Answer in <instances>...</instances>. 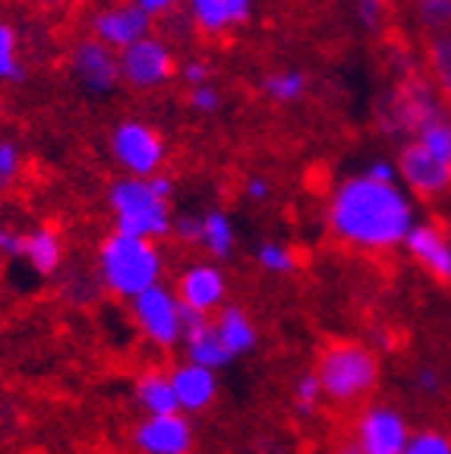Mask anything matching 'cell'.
<instances>
[{
    "mask_svg": "<svg viewBox=\"0 0 451 454\" xmlns=\"http://www.w3.org/2000/svg\"><path fill=\"white\" fill-rule=\"evenodd\" d=\"M177 76L184 79L186 89H190V85L212 82V64H209L205 57H186L184 64H177Z\"/></svg>",
    "mask_w": 451,
    "mask_h": 454,
    "instance_id": "35",
    "label": "cell"
},
{
    "mask_svg": "<svg viewBox=\"0 0 451 454\" xmlns=\"http://www.w3.org/2000/svg\"><path fill=\"white\" fill-rule=\"evenodd\" d=\"M351 13L363 32L379 35L388 26V16H392V0H351Z\"/></svg>",
    "mask_w": 451,
    "mask_h": 454,
    "instance_id": "31",
    "label": "cell"
},
{
    "mask_svg": "<svg viewBox=\"0 0 451 454\" xmlns=\"http://www.w3.org/2000/svg\"><path fill=\"white\" fill-rule=\"evenodd\" d=\"M177 297L193 316H215L227 303V275L215 259H196L177 275Z\"/></svg>",
    "mask_w": 451,
    "mask_h": 454,
    "instance_id": "13",
    "label": "cell"
},
{
    "mask_svg": "<svg viewBox=\"0 0 451 454\" xmlns=\"http://www.w3.org/2000/svg\"><path fill=\"white\" fill-rule=\"evenodd\" d=\"M136 454H193L196 429L186 413H146L130 433Z\"/></svg>",
    "mask_w": 451,
    "mask_h": 454,
    "instance_id": "12",
    "label": "cell"
},
{
    "mask_svg": "<svg viewBox=\"0 0 451 454\" xmlns=\"http://www.w3.org/2000/svg\"><path fill=\"white\" fill-rule=\"evenodd\" d=\"M152 16L142 7H136L133 0H123V4H114V7H105L99 13H92L89 20V32L92 38H99L101 44H107L111 51H123L130 44L142 42L146 35H152Z\"/></svg>",
    "mask_w": 451,
    "mask_h": 454,
    "instance_id": "15",
    "label": "cell"
},
{
    "mask_svg": "<svg viewBox=\"0 0 451 454\" xmlns=\"http://www.w3.org/2000/svg\"><path fill=\"white\" fill-rule=\"evenodd\" d=\"M401 454H451V433L439 426H420L410 433V442Z\"/></svg>",
    "mask_w": 451,
    "mask_h": 454,
    "instance_id": "32",
    "label": "cell"
},
{
    "mask_svg": "<svg viewBox=\"0 0 451 454\" xmlns=\"http://www.w3.org/2000/svg\"><path fill=\"white\" fill-rule=\"evenodd\" d=\"M322 221L325 231L344 249L363 255H388L404 247L407 234L420 221V208L401 180L385 184L360 170L328 190Z\"/></svg>",
    "mask_w": 451,
    "mask_h": 454,
    "instance_id": "1",
    "label": "cell"
},
{
    "mask_svg": "<svg viewBox=\"0 0 451 454\" xmlns=\"http://www.w3.org/2000/svg\"><path fill=\"white\" fill-rule=\"evenodd\" d=\"M120 60V82L136 92H155L164 89L177 76V57L164 38L146 35L142 42L130 44L117 54Z\"/></svg>",
    "mask_w": 451,
    "mask_h": 454,
    "instance_id": "9",
    "label": "cell"
},
{
    "mask_svg": "<svg viewBox=\"0 0 451 454\" xmlns=\"http://www.w3.org/2000/svg\"><path fill=\"white\" fill-rule=\"evenodd\" d=\"M407 22L426 42L451 28V0H404Z\"/></svg>",
    "mask_w": 451,
    "mask_h": 454,
    "instance_id": "23",
    "label": "cell"
},
{
    "mask_svg": "<svg viewBox=\"0 0 451 454\" xmlns=\"http://www.w3.org/2000/svg\"><path fill=\"white\" fill-rule=\"evenodd\" d=\"M445 111H448V105L436 85L430 82V76L416 73V76L395 79L382 92V98L376 101V123L385 136H395L404 142Z\"/></svg>",
    "mask_w": 451,
    "mask_h": 454,
    "instance_id": "5",
    "label": "cell"
},
{
    "mask_svg": "<svg viewBox=\"0 0 451 454\" xmlns=\"http://www.w3.org/2000/svg\"><path fill=\"white\" fill-rule=\"evenodd\" d=\"M170 372V385H174V395H177V407L180 413L193 417V413H202L218 401V391H221V379L215 369L209 366H199V363H177Z\"/></svg>",
    "mask_w": 451,
    "mask_h": 454,
    "instance_id": "16",
    "label": "cell"
},
{
    "mask_svg": "<svg viewBox=\"0 0 451 454\" xmlns=\"http://www.w3.org/2000/svg\"><path fill=\"white\" fill-rule=\"evenodd\" d=\"M423 73L430 76V82L439 89V95L445 98V105L451 107V28L426 42Z\"/></svg>",
    "mask_w": 451,
    "mask_h": 454,
    "instance_id": "25",
    "label": "cell"
},
{
    "mask_svg": "<svg viewBox=\"0 0 451 454\" xmlns=\"http://www.w3.org/2000/svg\"><path fill=\"white\" fill-rule=\"evenodd\" d=\"M259 454H288V448H284L281 442H262Z\"/></svg>",
    "mask_w": 451,
    "mask_h": 454,
    "instance_id": "41",
    "label": "cell"
},
{
    "mask_svg": "<svg viewBox=\"0 0 451 454\" xmlns=\"http://www.w3.org/2000/svg\"><path fill=\"white\" fill-rule=\"evenodd\" d=\"M0 82H26V64L20 54V28L10 20H0Z\"/></svg>",
    "mask_w": 451,
    "mask_h": 454,
    "instance_id": "27",
    "label": "cell"
},
{
    "mask_svg": "<svg viewBox=\"0 0 451 454\" xmlns=\"http://www.w3.org/2000/svg\"><path fill=\"white\" fill-rule=\"evenodd\" d=\"M186 105H190V111L199 114V117H215V114L225 107V95H221V89L215 82L190 85Z\"/></svg>",
    "mask_w": 451,
    "mask_h": 454,
    "instance_id": "33",
    "label": "cell"
},
{
    "mask_svg": "<svg viewBox=\"0 0 451 454\" xmlns=\"http://www.w3.org/2000/svg\"><path fill=\"white\" fill-rule=\"evenodd\" d=\"M0 117H4V105H0Z\"/></svg>",
    "mask_w": 451,
    "mask_h": 454,
    "instance_id": "43",
    "label": "cell"
},
{
    "mask_svg": "<svg viewBox=\"0 0 451 454\" xmlns=\"http://www.w3.org/2000/svg\"><path fill=\"white\" fill-rule=\"evenodd\" d=\"M209 259L225 262L237 253V224L225 208H209L202 212V231H199V247Z\"/></svg>",
    "mask_w": 451,
    "mask_h": 454,
    "instance_id": "20",
    "label": "cell"
},
{
    "mask_svg": "<svg viewBox=\"0 0 451 454\" xmlns=\"http://www.w3.org/2000/svg\"><path fill=\"white\" fill-rule=\"evenodd\" d=\"M448 234H451V224H448Z\"/></svg>",
    "mask_w": 451,
    "mask_h": 454,
    "instance_id": "44",
    "label": "cell"
},
{
    "mask_svg": "<svg viewBox=\"0 0 451 454\" xmlns=\"http://www.w3.org/2000/svg\"><path fill=\"white\" fill-rule=\"evenodd\" d=\"M243 196H247V202H253V206H265V202H272V196H275V186H272V180H268L265 174H253V177L243 180Z\"/></svg>",
    "mask_w": 451,
    "mask_h": 454,
    "instance_id": "37",
    "label": "cell"
},
{
    "mask_svg": "<svg viewBox=\"0 0 451 454\" xmlns=\"http://www.w3.org/2000/svg\"><path fill=\"white\" fill-rule=\"evenodd\" d=\"M414 142H420L426 152L439 158V161L451 164V107L445 114H439L436 121H430L416 136H410Z\"/></svg>",
    "mask_w": 451,
    "mask_h": 454,
    "instance_id": "28",
    "label": "cell"
},
{
    "mask_svg": "<svg viewBox=\"0 0 451 454\" xmlns=\"http://www.w3.org/2000/svg\"><path fill=\"white\" fill-rule=\"evenodd\" d=\"M445 372L432 363H420V366L410 372V385L420 397H442L445 395Z\"/></svg>",
    "mask_w": 451,
    "mask_h": 454,
    "instance_id": "34",
    "label": "cell"
},
{
    "mask_svg": "<svg viewBox=\"0 0 451 454\" xmlns=\"http://www.w3.org/2000/svg\"><path fill=\"white\" fill-rule=\"evenodd\" d=\"M130 316L148 344H155L162 350L180 348L186 332V309L174 287H168L164 281L130 300Z\"/></svg>",
    "mask_w": 451,
    "mask_h": 454,
    "instance_id": "6",
    "label": "cell"
},
{
    "mask_svg": "<svg viewBox=\"0 0 451 454\" xmlns=\"http://www.w3.org/2000/svg\"><path fill=\"white\" fill-rule=\"evenodd\" d=\"M363 174L376 180H385V184H395L398 180V161L395 158H373V161L363 168Z\"/></svg>",
    "mask_w": 451,
    "mask_h": 454,
    "instance_id": "39",
    "label": "cell"
},
{
    "mask_svg": "<svg viewBox=\"0 0 451 454\" xmlns=\"http://www.w3.org/2000/svg\"><path fill=\"white\" fill-rule=\"evenodd\" d=\"M64 237L60 231L51 224H36L22 231V253L20 262H26V269L38 278H57L64 269Z\"/></svg>",
    "mask_w": 451,
    "mask_h": 454,
    "instance_id": "18",
    "label": "cell"
},
{
    "mask_svg": "<svg viewBox=\"0 0 451 454\" xmlns=\"http://www.w3.org/2000/svg\"><path fill=\"white\" fill-rule=\"evenodd\" d=\"M70 76L92 98H107V95L117 92V85H123L120 82L117 51H111L92 35L79 38L70 48Z\"/></svg>",
    "mask_w": 451,
    "mask_h": 454,
    "instance_id": "11",
    "label": "cell"
},
{
    "mask_svg": "<svg viewBox=\"0 0 451 454\" xmlns=\"http://www.w3.org/2000/svg\"><path fill=\"white\" fill-rule=\"evenodd\" d=\"M404 255L439 284H451V234L442 221L420 218L404 240Z\"/></svg>",
    "mask_w": 451,
    "mask_h": 454,
    "instance_id": "14",
    "label": "cell"
},
{
    "mask_svg": "<svg viewBox=\"0 0 451 454\" xmlns=\"http://www.w3.org/2000/svg\"><path fill=\"white\" fill-rule=\"evenodd\" d=\"M26 170V149L16 139H0V192L13 190Z\"/></svg>",
    "mask_w": 451,
    "mask_h": 454,
    "instance_id": "30",
    "label": "cell"
},
{
    "mask_svg": "<svg viewBox=\"0 0 451 454\" xmlns=\"http://www.w3.org/2000/svg\"><path fill=\"white\" fill-rule=\"evenodd\" d=\"M199 231H202V215H177L170 237H177L184 247H199Z\"/></svg>",
    "mask_w": 451,
    "mask_h": 454,
    "instance_id": "36",
    "label": "cell"
},
{
    "mask_svg": "<svg viewBox=\"0 0 451 454\" xmlns=\"http://www.w3.org/2000/svg\"><path fill=\"white\" fill-rule=\"evenodd\" d=\"M111 158L127 177H155L168 164V142L148 121L127 117L111 129Z\"/></svg>",
    "mask_w": 451,
    "mask_h": 454,
    "instance_id": "8",
    "label": "cell"
},
{
    "mask_svg": "<svg viewBox=\"0 0 451 454\" xmlns=\"http://www.w3.org/2000/svg\"><path fill=\"white\" fill-rule=\"evenodd\" d=\"M20 253H22V231L0 215V255L20 259Z\"/></svg>",
    "mask_w": 451,
    "mask_h": 454,
    "instance_id": "38",
    "label": "cell"
},
{
    "mask_svg": "<svg viewBox=\"0 0 451 454\" xmlns=\"http://www.w3.org/2000/svg\"><path fill=\"white\" fill-rule=\"evenodd\" d=\"M174 180L168 174L155 177H120L107 190V208H111L114 231L146 240H164L174 231Z\"/></svg>",
    "mask_w": 451,
    "mask_h": 454,
    "instance_id": "2",
    "label": "cell"
},
{
    "mask_svg": "<svg viewBox=\"0 0 451 454\" xmlns=\"http://www.w3.org/2000/svg\"><path fill=\"white\" fill-rule=\"evenodd\" d=\"M290 401H294V411L300 417H316L325 404V391H322V382H319L316 369L310 372H300L294 379V388H290Z\"/></svg>",
    "mask_w": 451,
    "mask_h": 454,
    "instance_id": "29",
    "label": "cell"
},
{
    "mask_svg": "<svg viewBox=\"0 0 451 454\" xmlns=\"http://www.w3.org/2000/svg\"><path fill=\"white\" fill-rule=\"evenodd\" d=\"M316 376L328 404H363L382 382V356L363 340H332L319 354Z\"/></svg>",
    "mask_w": 451,
    "mask_h": 454,
    "instance_id": "4",
    "label": "cell"
},
{
    "mask_svg": "<svg viewBox=\"0 0 451 454\" xmlns=\"http://www.w3.org/2000/svg\"><path fill=\"white\" fill-rule=\"evenodd\" d=\"M136 404L142 407V413H177V395L170 385L168 369H142L133 385Z\"/></svg>",
    "mask_w": 451,
    "mask_h": 454,
    "instance_id": "21",
    "label": "cell"
},
{
    "mask_svg": "<svg viewBox=\"0 0 451 454\" xmlns=\"http://www.w3.org/2000/svg\"><path fill=\"white\" fill-rule=\"evenodd\" d=\"M259 92L272 105H297L310 92V76L297 67H281V70H268L259 82Z\"/></svg>",
    "mask_w": 451,
    "mask_h": 454,
    "instance_id": "22",
    "label": "cell"
},
{
    "mask_svg": "<svg viewBox=\"0 0 451 454\" xmlns=\"http://www.w3.org/2000/svg\"><path fill=\"white\" fill-rule=\"evenodd\" d=\"M180 350H184V360L199 363V366H209L215 372H221L225 366H231L233 356L225 348L218 328H215L212 316H193L186 312V332L180 340Z\"/></svg>",
    "mask_w": 451,
    "mask_h": 454,
    "instance_id": "17",
    "label": "cell"
},
{
    "mask_svg": "<svg viewBox=\"0 0 451 454\" xmlns=\"http://www.w3.org/2000/svg\"><path fill=\"white\" fill-rule=\"evenodd\" d=\"M256 265L272 278H288L300 269V253L284 240H262L256 247Z\"/></svg>",
    "mask_w": 451,
    "mask_h": 454,
    "instance_id": "26",
    "label": "cell"
},
{
    "mask_svg": "<svg viewBox=\"0 0 451 454\" xmlns=\"http://www.w3.org/2000/svg\"><path fill=\"white\" fill-rule=\"evenodd\" d=\"M398 180L414 199H445L451 192V164L439 161L420 142L404 139L398 145Z\"/></svg>",
    "mask_w": 451,
    "mask_h": 454,
    "instance_id": "10",
    "label": "cell"
},
{
    "mask_svg": "<svg viewBox=\"0 0 451 454\" xmlns=\"http://www.w3.org/2000/svg\"><path fill=\"white\" fill-rule=\"evenodd\" d=\"M36 7H42V10H60V7H67L70 0H32Z\"/></svg>",
    "mask_w": 451,
    "mask_h": 454,
    "instance_id": "42",
    "label": "cell"
},
{
    "mask_svg": "<svg viewBox=\"0 0 451 454\" xmlns=\"http://www.w3.org/2000/svg\"><path fill=\"white\" fill-rule=\"evenodd\" d=\"M133 4L146 10L152 20H158V16H168V13H174L177 7H184L186 0H133Z\"/></svg>",
    "mask_w": 451,
    "mask_h": 454,
    "instance_id": "40",
    "label": "cell"
},
{
    "mask_svg": "<svg viewBox=\"0 0 451 454\" xmlns=\"http://www.w3.org/2000/svg\"><path fill=\"white\" fill-rule=\"evenodd\" d=\"M215 328H218L221 340H225V348L231 350L233 360L240 356H249L259 344V328L256 322L249 319V312L243 306H233V303H225L218 312L212 316Z\"/></svg>",
    "mask_w": 451,
    "mask_h": 454,
    "instance_id": "19",
    "label": "cell"
},
{
    "mask_svg": "<svg viewBox=\"0 0 451 454\" xmlns=\"http://www.w3.org/2000/svg\"><path fill=\"white\" fill-rule=\"evenodd\" d=\"M410 433L414 426L401 407L388 401H373L357 411L344 442L357 454H401L410 442Z\"/></svg>",
    "mask_w": 451,
    "mask_h": 454,
    "instance_id": "7",
    "label": "cell"
},
{
    "mask_svg": "<svg viewBox=\"0 0 451 454\" xmlns=\"http://www.w3.org/2000/svg\"><path fill=\"white\" fill-rule=\"evenodd\" d=\"M184 7H186V13H190L193 28L205 38H221V35H227L231 28H237L225 0H186Z\"/></svg>",
    "mask_w": 451,
    "mask_h": 454,
    "instance_id": "24",
    "label": "cell"
},
{
    "mask_svg": "<svg viewBox=\"0 0 451 454\" xmlns=\"http://www.w3.org/2000/svg\"><path fill=\"white\" fill-rule=\"evenodd\" d=\"M162 278L164 253L155 240L120 234V231H111L107 237H101L99 253H95V281L111 297L130 303L142 291L162 284Z\"/></svg>",
    "mask_w": 451,
    "mask_h": 454,
    "instance_id": "3",
    "label": "cell"
}]
</instances>
